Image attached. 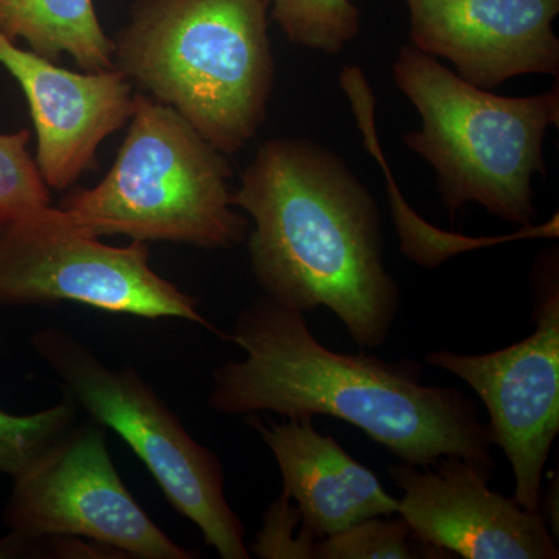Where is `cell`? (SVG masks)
<instances>
[{"label":"cell","mask_w":559,"mask_h":559,"mask_svg":"<svg viewBox=\"0 0 559 559\" xmlns=\"http://www.w3.org/2000/svg\"><path fill=\"white\" fill-rule=\"evenodd\" d=\"M32 132H0V229L49 207L50 189L28 151Z\"/></svg>","instance_id":"cell-18"},{"label":"cell","mask_w":559,"mask_h":559,"mask_svg":"<svg viewBox=\"0 0 559 559\" xmlns=\"http://www.w3.org/2000/svg\"><path fill=\"white\" fill-rule=\"evenodd\" d=\"M31 344L79 409L131 448L173 509L200 528L205 546L223 559L250 558L245 525L224 495L219 459L138 371L109 369L68 330L36 331Z\"/></svg>","instance_id":"cell-6"},{"label":"cell","mask_w":559,"mask_h":559,"mask_svg":"<svg viewBox=\"0 0 559 559\" xmlns=\"http://www.w3.org/2000/svg\"><path fill=\"white\" fill-rule=\"evenodd\" d=\"M253 221L249 257L264 296L290 310L329 308L360 348L389 340L400 289L382 257L381 213L334 151L272 139L231 191Z\"/></svg>","instance_id":"cell-2"},{"label":"cell","mask_w":559,"mask_h":559,"mask_svg":"<svg viewBox=\"0 0 559 559\" xmlns=\"http://www.w3.org/2000/svg\"><path fill=\"white\" fill-rule=\"evenodd\" d=\"M79 406L64 393L60 403L31 415L0 409V474L17 477L79 419Z\"/></svg>","instance_id":"cell-16"},{"label":"cell","mask_w":559,"mask_h":559,"mask_svg":"<svg viewBox=\"0 0 559 559\" xmlns=\"http://www.w3.org/2000/svg\"><path fill=\"white\" fill-rule=\"evenodd\" d=\"M393 80L423 119L404 143L437 171L441 202L455 218L477 202L520 226L536 218L533 176L547 175L544 140L559 124L558 83L547 94L502 97L480 90L423 53L401 47Z\"/></svg>","instance_id":"cell-4"},{"label":"cell","mask_w":559,"mask_h":559,"mask_svg":"<svg viewBox=\"0 0 559 559\" xmlns=\"http://www.w3.org/2000/svg\"><path fill=\"white\" fill-rule=\"evenodd\" d=\"M13 480L0 557H17L32 540L49 536L92 540L124 558L198 557L140 507L110 459L105 426L95 419L76 421Z\"/></svg>","instance_id":"cell-8"},{"label":"cell","mask_w":559,"mask_h":559,"mask_svg":"<svg viewBox=\"0 0 559 559\" xmlns=\"http://www.w3.org/2000/svg\"><path fill=\"white\" fill-rule=\"evenodd\" d=\"M270 448L283 479V495L296 502L301 522L319 540L371 518L396 516L392 498L373 471L360 465L312 418L267 421L249 415Z\"/></svg>","instance_id":"cell-13"},{"label":"cell","mask_w":559,"mask_h":559,"mask_svg":"<svg viewBox=\"0 0 559 559\" xmlns=\"http://www.w3.org/2000/svg\"><path fill=\"white\" fill-rule=\"evenodd\" d=\"M234 178L224 153L175 109L135 92L127 135L112 167L60 207L94 237L231 249L248 240L249 219L231 205Z\"/></svg>","instance_id":"cell-5"},{"label":"cell","mask_w":559,"mask_h":559,"mask_svg":"<svg viewBox=\"0 0 559 559\" xmlns=\"http://www.w3.org/2000/svg\"><path fill=\"white\" fill-rule=\"evenodd\" d=\"M114 62L226 156L266 120L275 81L267 0H135Z\"/></svg>","instance_id":"cell-3"},{"label":"cell","mask_w":559,"mask_h":559,"mask_svg":"<svg viewBox=\"0 0 559 559\" xmlns=\"http://www.w3.org/2000/svg\"><path fill=\"white\" fill-rule=\"evenodd\" d=\"M271 17L289 43L340 55L360 31V11L352 0H267Z\"/></svg>","instance_id":"cell-15"},{"label":"cell","mask_w":559,"mask_h":559,"mask_svg":"<svg viewBox=\"0 0 559 559\" xmlns=\"http://www.w3.org/2000/svg\"><path fill=\"white\" fill-rule=\"evenodd\" d=\"M536 329L528 337L485 355L432 352L429 366L468 384L488 412L492 444L506 452L521 507L540 511L544 468L559 432V257L539 253L532 270Z\"/></svg>","instance_id":"cell-9"},{"label":"cell","mask_w":559,"mask_h":559,"mask_svg":"<svg viewBox=\"0 0 559 559\" xmlns=\"http://www.w3.org/2000/svg\"><path fill=\"white\" fill-rule=\"evenodd\" d=\"M61 301L134 318L182 319L227 340L198 311L194 297L151 267L146 242L105 245L49 205L0 229V307Z\"/></svg>","instance_id":"cell-7"},{"label":"cell","mask_w":559,"mask_h":559,"mask_svg":"<svg viewBox=\"0 0 559 559\" xmlns=\"http://www.w3.org/2000/svg\"><path fill=\"white\" fill-rule=\"evenodd\" d=\"M495 468L459 455L423 469L404 462L390 466V479L403 489L399 516L415 540L444 555L558 559L557 538L544 514L488 487Z\"/></svg>","instance_id":"cell-10"},{"label":"cell","mask_w":559,"mask_h":559,"mask_svg":"<svg viewBox=\"0 0 559 559\" xmlns=\"http://www.w3.org/2000/svg\"><path fill=\"white\" fill-rule=\"evenodd\" d=\"M411 44L491 91L527 73L559 75V0H404Z\"/></svg>","instance_id":"cell-12"},{"label":"cell","mask_w":559,"mask_h":559,"mask_svg":"<svg viewBox=\"0 0 559 559\" xmlns=\"http://www.w3.org/2000/svg\"><path fill=\"white\" fill-rule=\"evenodd\" d=\"M0 66L20 84L36 134L35 160L50 191L98 168L102 143L130 121L134 84L119 69L75 72L0 35Z\"/></svg>","instance_id":"cell-11"},{"label":"cell","mask_w":559,"mask_h":559,"mask_svg":"<svg viewBox=\"0 0 559 559\" xmlns=\"http://www.w3.org/2000/svg\"><path fill=\"white\" fill-rule=\"evenodd\" d=\"M0 35L46 60L69 55L84 72L116 69L94 0H0Z\"/></svg>","instance_id":"cell-14"},{"label":"cell","mask_w":559,"mask_h":559,"mask_svg":"<svg viewBox=\"0 0 559 559\" xmlns=\"http://www.w3.org/2000/svg\"><path fill=\"white\" fill-rule=\"evenodd\" d=\"M300 521L299 509L282 492L264 514L263 530L253 544V554L266 559H316L314 550L319 538L310 528L304 525L300 535L294 538V530Z\"/></svg>","instance_id":"cell-19"},{"label":"cell","mask_w":559,"mask_h":559,"mask_svg":"<svg viewBox=\"0 0 559 559\" xmlns=\"http://www.w3.org/2000/svg\"><path fill=\"white\" fill-rule=\"evenodd\" d=\"M227 341L246 358L213 373L209 406L218 414L337 418L418 468L447 455L496 466L476 404L457 389L423 385L417 362L333 352L312 336L304 312L264 294L238 316Z\"/></svg>","instance_id":"cell-1"},{"label":"cell","mask_w":559,"mask_h":559,"mask_svg":"<svg viewBox=\"0 0 559 559\" xmlns=\"http://www.w3.org/2000/svg\"><path fill=\"white\" fill-rule=\"evenodd\" d=\"M411 527L396 514L393 520H371L359 522L344 532L326 536L316 544V559H414L448 558L447 555L412 544Z\"/></svg>","instance_id":"cell-17"}]
</instances>
